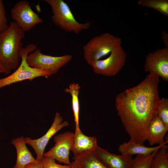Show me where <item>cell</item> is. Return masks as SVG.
<instances>
[{
	"label": "cell",
	"mask_w": 168,
	"mask_h": 168,
	"mask_svg": "<svg viewBox=\"0 0 168 168\" xmlns=\"http://www.w3.org/2000/svg\"><path fill=\"white\" fill-rule=\"evenodd\" d=\"M97 146L96 137L85 135L80 129L74 133L71 151L76 156L94 151Z\"/></svg>",
	"instance_id": "14"
},
{
	"label": "cell",
	"mask_w": 168,
	"mask_h": 168,
	"mask_svg": "<svg viewBox=\"0 0 168 168\" xmlns=\"http://www.w3.org/2000/svg\"><path fill=\"white\" fill-rule=\"evenodd\" d=\"M162 40L166 48H168V35L165 31H163L161 35Z\"/></svg>",
	"instance_id": "26"
},
{
	"label": "cell",
	"mask_w": 168,
	"mask_h": 168,
	"mask_svg": "<svg viewBox=\"0 0 168 168\" xmlns=\"http://www.w3.org/2000/svg\"><path fill=\"white\" fill-rule=\"evenodd\" d=\"M69 125L68 122L63 121L61 114L57 112L51 126L43 136L35 139L25 137L26 144L30 146L34 150L37 161H41L44 157L45 149L51 138L60 130Z\"/></svg>",
	"instance_id": "9"
},
{
	"label": "cell",
	"mask_w": 168,
	"mask_h": 168,
	"mask_svg": "<svg viewBox=\"0 0 168 168\" xmlns=\"http://www.w3.org/2000/svg\"><path fill=\"white\" fill-rule=\"evenodd\" d=\"M24 36L25 32L14 21L10 23L5 31L0 33V62L5 74L18 67Z\"/></svg>",
	"instance_id": "2"
},
{
	"label": "cell",
	"mask_w": 168,
	"mask_h": 168,
	"mask_svg": "<svg viewBox=\"0 0 168 168\" xmlns=\"http://www.w3.org/2000/svg\"><path fill=\"white\" fill-rule=\"evenodd\" d=\"M138 5L153 8L164 16L168 17V0H139Z\"/></svg>",
	"instance_id": "19"
},
{
	"label": "cell",
	"mask_w": 168,
	"mask_h": 168,
	"mask_svg": "<svg viewBox=\"0 0 168 168\" xmlns=\"http://www.w3.org/2000/svg\"><path fill=\"white\" fill-rule=\"evenodd\" d=\"M8 27L5 6L2 1L0 0V33L5 31Z\"/></svg>",
	"instance_id": "24"
},
{
	"label": "cell",
	"mask_w": 168,
	"mask_h": 168,
	"mask_svg": "<svg viewBox=\"0 0 168 168\" xmlns=\"http://www.w3.org/2000/svg\"><path fill=\"white\" fill-rule=\"evenodd\" d=\"M23 168H43V164L41 161L29 163Z\"/></svg>",
	"instance_id": "25"
},
{
	"label": "cell",
	"mask_w": 168,
	"mask_h": 168,
	"mask_svg": "<svg viewBox=\"0 0 168 168\" xmlns=\"http://www.w3.org/2000/svg\"><path fill=\"white\" fill-rule=\"evenodd\" d=\"M74 133L66 132L58 134L54 137V146L47 152L44 156L49 157L60 163L71 165L69 159Z\"/></svg>",
	"instance_id": "10"
},
{
	"label": "cell",
	"mask_w": 168,
	"mask_h": 168,
	"mask_svg": "<svg viewBox=\"0 0 168 168\" xmlns=\"http://www.w3.org/2000/svg\"><path fill=\"white\" fill-rule=\"evenodd\" d=\"M11 143L16 150V162L12 168H23L27 164L38 161L33 156L26 146L25 137L23 136L13 139Z\"/></svg>",
	"instance_id": "15"
},
{
	"label": "cell",
	"mask_w": 168,
	"mask_h": 168,
	"mask_svg": "<svg viewBox=\"0 0 168 168\" xmlns=\"http://www.w3.org/2000/svg\"><path fill=\"white\" fill-rule=\"evenodd\" d=\"M157 115L165 125L168 127V98H160L157 108Z\"/></svg>",
	"instance_id": "22"
},
{
	"label": "cell",
	"mask_w": 168,
	"mask_h": 168,
	"mask_svg": "<svg viewBox=\"0 0 168 168\" xmlns=\"http://www.w3.org/2000/svg\"><path fill=\"white\" fill-rule=\"evenodd\" d=\"M11 15L14 21L25 32L30 31L36 25L43 21L26 1L17 2L12 8Z\"/></svg>",
	"instance_id": "8"
},
{
	"label": "cell",
	"mask_w": 168,
	"mask_h": 168,
	"mask_svg": "<svg viewBox=\"0 0 168 168\" xmlns=\"http://www.w3.org/2000/svg\"><path fill=\"white\" fill-rule=\"evenodd\" d=\"M121 38L105 33L91 39L83 47L84 57L91 66L96 61L106 58L121 46Z\"/></svg>",
	"instance_id": "3"
},
{
	"label": "cell",
	"mask_w": 168,
	"mask_h": 168,
	"mask_svg": "<svg viewBox=\"0 0 168 168\" xmlns=\"http://www.w3.org/2000/svg\"><path fill=\"white\" fill-rule=\"evenodd\" d=\"M166 145V144L148 147L130 139L128 142H124L120 144L118 148V151L121 155H123L130 156L134 155L146 156L159 150Z\"/></svg>",
	"instance_id": "16"
},
{
	"label": "cell",
	"mask_w": 168,
	"mask_h": 168,
	"mask_svg": "<svg viewBox=\"0 0 168 168\" xmlns=\"http://www.w3.org/2000/svg\"><path fill=\"white\" fill-rule=\"evenodd\" d=\"M126 59L125 52L121 46L107 57L96 61L91 67L94 72L97 74L114 76L122 68Z\"/></svg>",
	"instance_id": "7"
},
{
	"label": "cell",
	"mask_w": 168,
	"mask_h": 168,
	"mask_svg": "<svg viewBox=\"0 0 168 168\" xmlns=\"http://www.w3.org/2000/svg\"><path fill=\"white\" fill-rule=\"evenodd\" d=\"M168 131V127L156 115L151 121L147 128V140L149 145L167 144L168 139L165 138V135Z\"/></svg>",
	"instance_id": "13"
},
{
	"label": "cell",
	"mask_w": 168,
	"mask_h": 168,
	"mask_svg": "<svg viewBox=\"0 0 168 168\" xmlns=\"http://www.w3.org/2000/svg\"><path fill=\"white\" fill-rule=\"evenodd\" d=\"M81 87L77 83H71L68 88L64 89L65 92L69 93L72 97V105L75 123V131L80 129L79 126L80 104L78 96Z\"/></svg>",
	"instance_id": "18"
},
{
	"label": "cell",
	"mask_w": 168,
	"mask_h": 168,
	"mask_svg": "<svg viewBox=\"0 0 168 168\" xmlns=\"http://www.w3.org/2000/svg\"><path fill=\"white\" fill-rule=\"evenodd\" d=\"M4 73V69L3 67L0 62V73Z\"/></svg>",
	"instance_id": "28"
},
{
	"label": "cell",
	"mask_w": 168,
	"mask_h": 168,
	"mask_svg": "<svg viewBox=\"0 0 168 168\" xmlns=\"http://www.w3.org/2000/svg\"><path fill=\"white\" fill-rule=\"evenodd\" d=\"M159 77L149 73L137 86L119 94L115 106L130 139L143 144L147 140V129L157 115L160 98L158 91Z\"/></svg>",
	"instance_id": "1"
},
{
	"label": "cell",
	"mask_w": 168,
	"mask_h": 168,
	"mask_svg": "<svg viewBox=\"0 0 168 168\" xmlns=\"http://www.w3.org/2000/svg\"><path fill=\"white\" fill-rule=\"evenodd\" d=\"M79 168H108L97 157L94 151L74 156Z\"/></svg>",
	"instance_id": "17"
},
{
	"label": "cell",
	"mask_w": 168,
	"mask_h": 168,
	"mask_svg": "<svg viewBox=\"0 0 168 168\" xmlns=\"http://www.w3.org/2000/svg\"><path fill=\"white\" fill-rule=\"evenodd\" d=\"M43 168H72V165H62L57 163L55 160L51 158L44 156L41 160Z\"/></svg>",
	"instance_id": "23"
},
{
	"label": "cell",
	"mask_w": 168,
	"mask_h": 168,
	"mask_svg": "<svg viewBox=\"0 0 168 168\" xmlns=\"http://www.w3.org/2000/svg\"><path fill=\"white\" fill-rule=\"evenodd\" d=\"M51 7L52 15L51 19L56 26L61 30L76 34L90 27L91 23L88 22L81 23L75 18L68 4L63 0H44Z\"/></svg>",
	"instance_id": "4"
},
{
	"label": "cell",
	"mask_w": 168,
	"mask_h": 168,
	"mask_svg": "<svg viewBox=\"0 0 168 168\" xmlns=\"http://www.w3.org/2000/svg\"><path fill=\"white\" fill-rule=\"evenodd\" d=\"M94 152L99 159L108 168H133L132 156L117 155L97 146Z\"/></svg>",
	"instance_id": "12"
},
{
	"label": "cell",
	"mask_w": 168,
	"mask_h": 168,
	"mask_svg": "<svg viewBox=\"0 0 168 168\" xmlns=\"http://www.w3.org/2000/svg\"><path fill=\"white\" fill-rule=\"evenodd\" d=\"M72 168H79L77 163L75 161H73L72 163Z\"/></svg>",
	"instance_id": "27"
},
{
	"label": "cell",
	"mask_w": 168,
	"mask_h": 168,
	"mask_svg": "<svg viewBox=\"0 0 168 168\" xmlns=\"http://www.w3.org/2000/svg\"><path fill=\"white\" fill-rule=\"evenodd\" d=\"M36 49V45L33 44H29L21 49L20 51L21 62L20 64L12 74L6 77L0 78V89L24 80L32 81L38 77H48L53 75L50 70L33 68L28 64L26 61L27 55Z\"/></svg>",
	"instance_id": "5"
},
{
	"label": "cell",
	"mask_w": 168,
	"mask_h": 168,
	"mask_svg": "<svg viewBox=\"0 0 168 168\" xmlns=\"http://www.w3.org/2000/svg\"><path fill=\"white\" fill-rule=\"evenodd\" d=\"M158 150L147 155H136L133 159V168H150L152 159Z\"/></svg>",
	"instance_id": "21"
},
{
	"label": "cell",
	"mask_w": 168,
	"mask_h": 168,
	"mask_svg": "<svg viewBox=\"0 0 168 168\" xmlns=\"http://www.w3.org/2000/svg\"><path fill=\"white\" fill-rule=\"evenodd\" d=\"M144 71L153 73L163 80L168 81V48L158 49L149 53L146 56Z\"/></svg>",
	"instance_id": "11"
},
{
	"label": "cell",
	"mask_w": 168,
	"mask_h": 168,
	"mask_svg": "<svg viewBox=\"0 0 168 168\" xmlns=\"http://www.w3.org/2000/svg\"><path fill=\"white\" fill-rule=\"evenodd\" d=\"M72 58L70 54L54 56L42 53L40 49H36L27 56V62L30 67L38 69L50 71L53 74L66 64Z\"/></svg>",
	"instance_id": "6"
},
{
	"label": "cell",
	"mask_w": 168,
	"mask_h": 168,
	"mask_svg": "<svg viewBox=\"0 0 168 168\" xmlns=\"http://www.w3.org/2000/svg\"><path fill=\"white\" fill-rule=\"evenodd\" d=\"M168 145L160 149L152 161L150 168H168Z\"/></svg>",
	"instance_id": "20"
}]
</instances>
